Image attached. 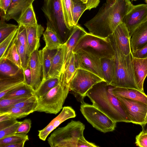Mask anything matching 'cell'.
I'll list each match as a JSON object with an SVG mask.
<instances>
[{
	"mask_svg": "<svg viewBox=\"0 0 147 147\" xmlns=\"http://www.w3.org/2000/svg\"><path fill=\"white\" fill-rule=\"evenodd\" d=\"M29 98L30 97H22L8 99H0V108H4L9 107L18 103L26 100Z\"/></svg>",
	"mask_w": 147,
	"mask_h": 147,
	"instance_id": "60d3db41",
	"label": "cell"
},
{
	"mask_svg": "<svg viewBox=\"0 0 147 147\" xmlns=\"http://www.w3.org/2000/svg\"><path fill=\"white\" fill-rule=\"evenodd\" d=\"M28 49L30 55L35 51L38 50L40 46V40L43 34L44 28L40 25L26 27Z\"/></svg>",
	"mask_w": 147,
	"mask_h": 147,
	"instance_id": "44dd1931",
	"label": "cell"
},
{
	"mask_svg": "<svg viewBox=\"0 0 147 147\" xmlns=\"http://www.w3.org/2000/svg\"><path fill=\"white\" fill-rule=\"evenodd\" d=\"M84 125L79 121L71 120L63 127L55 130L47 139L51 147H78L84 136Z\"/></svg>",
	"mask_w": 147,
	"mask_h": 147,
	"instance_id": "277c9868",
	"label": "cell"
},
{
	"mask_svg": "<svg viewBox=\"0 0 147 147\" xmlns=\"http://www.w3.org/2000/svg\"><path fill=\"white\" fill-rule=\"evenodd\" d=\"M17 121L16 119H11L0 122V130L12 125Z\"/></svg>",
	"mask_w": 147,
	"mask_h": 147,
	"instance_id": "681fc988",
	"label": "cell"
},
{
	"mask_svg": "<svg viewBox=\"0 0 147 147\" xmlns=\"http://www.w3.org/2000/svg\"><path fill=\"white\" fill-rule=\"evenodd\" d=\"M58 49H49L45 47L42 50V78L43 82L48 78V74L54 57Z\"/></svg>",
	"mask_w": 147,
	"mask_h": 147,
	"instance_id": "d4e9b609",
	"label": "cell"
},
{
	"mask_svg": "<svg viewBox=\"0 0 147 147\" xmlns=\"http://www.w3.org/2000/svg\"><path fill=\"white\" fill-rule=\"evenodd\" d=\"M12 0H0V15L4 18L10 6Z\"/></svg>",
	"mask_w": 147,
	"mask_h": 147,
	"instance_id": "f6af8a7d",
	"label": "cell"
},
{
	"mask_svg": "<svg viewBox=\"0 0 147 147\" xmlns=\"http://www.w3.org/2000/svg\"><path fill=\"white\" fill-rule=\"evenodd\" d=\"M28 140V136L27 134L16 133L0 139V146L20 142Z\"/></svg>",
	"mask_w": 147,
	"mask_h": 147,
	"instance_id": "8d00e7d4",
	"label": "cell"
},
{
	"mask_svg": "<svg viewBox=\"0 0 147 147\" xmlns=\"http://www.w3.org/2000/svg\"><path fill=\"white\" fill-rule=\"evenodd\" d=\"M136 145L140 147H147V133L141 132L136 137Z\"/></svg>",
	"mask_w": 147,
	"mask_h": 147,
	"instance_id": "ee69618b",
	"label": "cell"
},
{
	"mask_svg": "<svg viewBox=\"0 0 147 147\" xmlns=\"http://www.w3.org/2000/svg\"><path fill=\"white\" fill-rule=\"evenodd\" d=\"M131 53L133 57L141 59L147 58V44L141 49Z\"/></svg>",
	"mask_w": 147,
	"mask_h": 147,
	"instance_id": "bcb514c9",
	"label": "cell"
},
{
	"mask_svg": "<svg viewBox=\"0 0 147 147\" xmlns=\"http://www.w3.org/2000/svg\"><path fill=\"white\" fill-rule=\"evenodd\" d=\"M80 111L85 118L94 128L104 133L113 131L116 122L92 105L81 102Z\"/></svg>",
	"mask_w": 147,
	"mask_h": 147,
	"instance_id": "ba28073f",
	"label": "cell"
},
{
	"mask_svg": "<svg viewBox=\"0 0 147 147\" xmlns=\"http://www.w3.org/2000/svg\"><path fill=\"white\" fill-rule=\"evenodd\" d=\"M14 40L17 46L20 58L22 69L24 71L26 69L28 66L30 54L17 40L16 36L14 39Z\"/></svg>",
	"mask_w": 147,
	"mask_h": 147,
	"instance_id": "d590c367",
	"label": "cell"
},
{
	"mask_svg": "<svg viewBox=\"0 0 147 147\" xmlns=\"http://www.w3.org/2000/svg\"><path fill=\"white\" fill-rule=\"evenodd\" d=\"M18 31V28L0 43V59L5 55L16 37Z\"/></svg>",
	"mask_w": 147,
	"mask_h": 147,
	"instance_id": "f35d334b",
	"label": "cell"
},
{
	"mask_svg": "<svg viewBox=\"0 0 147 147\" xmlns=\"http://www.w3.org/2000/svg\"><path fill=\"white\" fill-rule=\"evenodd\" d=\"M64 22L70 30L74 27L73 23L71 0H61Z\"/></svg>",
	"mask_w": 147,
	"mask_h": 147,
	"instance_id": "d6a6232c",
	"label": "cell"
},
{
	"mask_svg": "<svg viewBox=\"0 0 147 147\" xmlns=\"http://www.w3.org/2000/svg\"><path fill=\"white\" fill-rule=\"evenodd\" d=\"M105 82L95 85L86 93L92 105L115 122H131L117 97Z\"/></svg>",
	"mask_w": 147,
	"mask_h": 147,
	"instance_id": "7a4b0ae2",
	"label": "cell"
},
{
	"mask_svg": "<svg viewBox=\"0 0 147 147\" xmlns=\"http://www.w3.org/2000/svg\"><path fill=\"white\" fill-rule=\"evenodd\" d=\"M146 2V3H147V0H144Z\"/></svg>",
	"mask_w": 147,
	"mask_h": 147,
	"instance_id": "9f6ffc18",
	"label": "cell"
},
{
	"mask_svg": "<svg viewBox=\"0 0 147 147\" xmlns=\"http://www.w3.org/2000/svg\"><path fill=\"white\" fill-rule=\"evenodd\" d=\"M17 22L18 26L25 27L34 26L38 24L32 4L23 13Z\"/></svg>",
	"mask_w": 147,
	"mask_h": 147,
	"instance_id": "f546056e",
	"label": "cell"
},
{
	"mask_svg": "<svg viewBox=\"0 0 147 147\" xmlns=\"http://www.w3.org/2000/svg\"><path fill=\"white\" fill-rule=\"evenodd\" d=\"M112 34L124 55H128L131 52L129 32L123 22H122L117 27Z\"/></svg>",
	"mask_w": 147,
	"mask_h": 147,
	"instance_id": "ac0fdd59",
	"label": "cell"
},
{
	"mask_svg": "<svg viewBox=\"0 0 147 147\" xmlns=\"http://www.w3.org/2000/svg\"><path fill=\"white\" fill-rule=\"evenodd\" d=\"M21 121H17L12 125L0 130V139L16 133L18 126Z\"/></svg>",
	"mask_w": 147,
	"mask_h": 147,
	"instance_id": "b9f144b4",
	"label": "cell"
},
{
	"mask_svg": "<svg viewBox=\"0 0 147 147\" xmlns=\"http://www.w3.org/2000/svg\"><path fill=\"white\" fill-rule=\"evenodd\" d=\"M35 108L36 107H33L26 108L13 107L7 109L0 108V114H9L13 119H20L35 111Z\"/></svg>",
	"mask_w": 147,
	"mask_h": 147,
	"instance_id": "484cf974",
	"label": "cell"
},
{
	"mask_svg": "<svg viewBox=\"0 0 147 147\" xmlns=\"http://www.w3.org/2000/svg\"><path fill=\"white\" fill-rule=\"evenodd\" d=\"M118 98L131 122L140 125L145 123L147 105L142 102L122 97Z\"/></svg>",
	"mask_w": 147,
	"mask_h": 147,
	"instance_id": "8fae6325",
	"label": "cell"
},
{
	"mask_svg": "<svg viewBox=\"0 0 147 147\" xmlns=\"http://www.w3.org/2000/svg\"><path fill=\"white\" fill-rule=\"evenodd\" d=\"M100 0H88L86 3V10H90L91 9L96 8L98 5Z\"/></svg>",
	"mask_w": 147,
	"mask_h": 147,
	"instance_id": "f907efd6",
	"label": "cell"
},
{
	"mask_svg": "<svg viewBox=\"0 0 147 147\" xmlns=\"http://www.w3.org/2000/svg\"><path fill=\"white\" fill-rule=\"evenodd\" d=\"M26 141H24L20 142L1 145L0 146V147H23Z\"/></svg>",
	"mask_w": 147,
	"mask_h": 147,
	"instance_id": "816d5d0a",
	"label": "cell"
},
{
	"mask_svg": "<svg viewBox=\"0 0 147 147\" xmlns=\"http://www.w3.org/2000/svg\"><path fill=\"white\" fill-rule=\"evenodd\" d=\"M71 3L73 23L74 26L78 24L80 17L86 10V5L80 0H71Z\"/></svg>",
	"mask_w": 147,
	"mask_h": 147,
	"instance_id": "836d02e7",
	"label": "cell"
},
{
	"mask_svg": "<svg viewBox=\"0 0 147 147\" xmlns=\"http://www.w3.org/2000/svg\"><path fill=\"white\" fill-rule=\"evenodd\" d=\"M5 19L2 18L0 22V43L18 28L15 24H7Z\"/></svg>",
	"mask_w": 147,
	"mask_h": 147,
	"instance_id": "74e56055",
	"label": "cell"
},
{
	"mask_svg": "<svg viewBox=\"0 0 147 147\" xmlns=\"http://www.w3.org/2000/svg\"><path fill=\"white\" fill-rule=\"evenodd\" d=\"M80 0L82 2H83L84 3H86L87 2L88 0Z\"/></svg>",
	"mask_w": 147,
	"mask_h": 147,
	"instance_id": "11a10c76",
	"label": "cell"
},
{
	"mask_svg": "<svg viewBox=\"0 0 147 147\" xmlns=\"http://www.w3.org/2000/svg\"><path fill=\"white\" fill-rule=\"evenodd\" d=\"M60 81V77L49 78L43 82L37 90L34 92V95L37 99L42 98L52 89L57 86Z\"/></svg>",
	"mask_w": 147,
	"mask_h": 147,
	"instance_id": "83f0119b",
	"label": "cell"
},
{
	"mask_svg": "<svg viewBox=\"0 0 147 147\" xmlns=\"http://www.w3.org/2000/svg\"><path fill=\"white\" fill-rule=\"evenodd\" d=\"M24 84L23 82L9 86L2 91H0V99L1 98L7 93L22 86Z\"/></svg>",
	"mask_w": 147,
	"mask_h": 147,
	"instance_id": "7dc6e473",
	"label": "cell"
},
{
	"mask_svg": "<svg viewBox=\"0 0 147 147\" xmlns=\"http://www.w3.org/2000/svg\"><path fill=\"white\" fill-rule=\"evenodd\" d=\"M129 42L131 53L147 44V19L134 30L130 36Z\"/></svg>",
	"mask_w": 147,
	"mask_h": 147,
	"instance_id": "9a60e30c",
	"label": "cell"
},
{
	"mask_svg": "<svg viewBox=\"0 0 147 147\" xmlns=\"http://www.w3.org/2000/svg\"><path fill=\"white\" fill-rule=\"evenodd\" d=\"M108 37L110 39L115 53L114 59L115 75L111 85L139 90L134 80L132 65L133 57L131 53L127 55H124L121 51L113 34Z\"/></svg>",
	"mask_w": 147,
	"mask_h": 147,
	"instance_id": "3957f363",
	"label": "cell"
},
{
	"mask_svg": "<svg viewBox=\"0 0 147 147\" xmlns=\"http://www.w3.org/2000/svg\"><path fill=\"white\" fill-rule=\"evenodd\" d=\"M18 26V32L16 36V38L26 50L29 52L26 28L22 26Z\"/></svg>",
	"mask_w": 147,
	"mask_h": 147,
	"instance_id": "ab89813d",
	"label": "cell"
},
{
	"mask_svg": "<svg viewBox=\"0 0 147 147\" xmlns=\"http://www.w3.org/2000/svg\"><path fill=\"white\" fill-rule=\"evenodd\" d=\"M43 35L45 47L48 49H58L63 44L57 34L48 27H47Z\"/></svg>",
	"mask_w": 147,
	"mask_h": 147,
	"instance_id": "4316f807",
	"label": "cell"
},
{
	"mask_svg": "<svg viewBox=\"0 0 147 147\" xmlns=\"http://www.w3.org/2000/svg\"><path fill=\"white\" fill-rule=\"evenodd\" d=\"M132 65L136 85L139 90L144 92L143 84L147 76V58L133 57Z\"/></svg>",
	"mask_w": 147,
	"mask_h": 147,
	"instance_id": "e0dca14e",
	"label": "cell"
},
{
	"mask_svg": "<svg viewBox=\"0 0 147 147\" xmlns=\"http://www.w3.org/2000/svg\"><path fill=\"white\" fill-rule=\"evenodd\" d=\"M4 57L22 69L20 57L14 39Z\"/></svg>",
	"mask_w": 147,
	"mask_h": 147,
	"instance_id": "e575fe53",
	"label": "cell"
},
{
	"mask_svg": "<svg viewBox=\"0 0 147 147\" xmlns=\"http://www.w3.org/2000/svg\"><path fill=\"white\" fill-rule=\"evenodd\" d=\"M23 71L24 83L30 86L31 81L32 75L29 63L27 68Z\"/></svg>",
	"mask_w": 147,
	"mask_h": 147,
	"instance_id": "c3c4849f",
	"label": "cell"
},
{
	"mask_svg": "<svg viewBox=\"0 0 147 147\" xmlns=\"http://www.w3.org/2000/svg\"><path fill=\"white\" fill-rule=\"evenodd\" d=\"M104 81L105 82L94 73L78 68L71 81L69 89L76 98H79L81 102L93 86Z\"/></svg>",
	"mask_w": 147,
	"mask_h": 147,
	"instance_id": "9c48e42d",
	"label": "cell"
},
{
	"mask_svg": "<svg viewBox=\"0 0 147 147\" xmlns=\"http://www.w3.org/2000/svg\"><path fill=\"white\" fill-rule=\"evenodd\" d=\"M65 47V45L64 43L58 49L54 57L49 73L48 78L60 77L63 72Z\"/></svg>",
	"mask_w": 147,
	"mask_h": 147,
	"instance_id": "7402d4cb",
	"label": "cell"
},
{
	"mask_svg": "<svg viewBox=\"0 0 147 147\" xmlns=\"http://www.w3.org/2000/svg\"><path fill=\"white\" fill-rule=\"evenodd\" d=\"M76 116L75 111L71 107H64L57 116L44 129L38 131L39 138L45 141L49 134L62 123L70 118H74Z\"/></svg>",
	"mask_w": 147,
	"mask_h": 147,
	"instance_id": "5bb4252c",
	"label": "cell"
},
{
	"mask_svg": "<svg viewBox=\"0 0 147 147\" xmlns=\"http://www.w3.org/2000/svg\"><path fill=\"white\" fill-rule=\"evenodd\" d=\"M74 53L78 68H81L88 71L104 80L100 58L83 49L78 50Z\"/></svg>",
	"mask_w": 147,
	"mask_h": 147,
	"instance_id": "30bf717a",
	"label": "cell"
},
{
	"mask_svg": "<svg viewBox=\"0 0 147 147\" xmlns=\"http://www.w3.org/2000/svg\"><path fill=\"white\" fill-rule=\"evenodd\" d=\"M110 91L115 96L139 101L147 105V95L138 90L111 86Z\"/></svg>",
	"mask_w": 147,
	"mask_h": 147,
	"instance_id": "ffe728a7",
	"label": "cell"
},
{
	"mask_svg": "<svg viewBox=\"0 0 147 147\" xmlns=\"http://www.w3.org/2000/svg\"><path fill=\"white\" fill-rule=\"evenodd\" d=\"M146 122H147V112L146 116L145 119V123Z\"/></svg>",
	"mask_w": 147,
	"mask_h": 147,
	"instance_id": "db71d44e",
	"label": "cell"
},
{
	"mask_svg": "<svg viewBox=\"0 0 147 147\" xmlns=\"http://www.w3.org/2000/svg\"><path fill=\"white\" fill-rule=\"evenodd\" d=\"M23 82H24V77L22 69L17 74L13 76H4L0 75V91L9 86Z\"/></svg>",
	"mask_w": 147,
	"mask_h": 147,
	"instance_id": "4dcf8cb0",
	"label": "cell"
},
{
	"mask_svg": "<svg viewBox=\"0 0 147 147\" xmlns=\"http://www.w3.org/2000/svg\"><path fill=\"white\" fill-rule=\"evenodd\" d=\"M142 127V131L145 133H147V122L141 125Z\"/></svg>",
	"mask_w": 147,
	"mask_h": 147,
	"instance_id": "f5cc1de1",
	"label": "cell"
},
{
	"mask_svg": "<svg viewBox=\"0 0 147 147\" xmlns=\"http://www.w3.org/2000/svg\"><path fill=\"white\" fill-rule=\"evenodd\" d=\"M147 19V4L134 5L122 22L127 26L129 37L134 30Z\"/></svg>",
	"mask_w": 147,
	"mask_h": 147,
	"instance_id": "7c38bea8",
	"label": "cell"
},
{
	"mask_svg": "<svg viewBox=\"0 0 147 147\" xmlns=\"http://www.w3.org/2000/svg\"><path fill=\"white\" fill-rule=\"evenodd\" d=\"M35 0H12L3 18L6 21L13 19L17 22L23 13Z\"/></svg>",
	"mask_w": 147,
	"mask_h": 147,
	"instance_id": "d6986e66",
	"label": "cell"
},
{
	"mask_svg": "<svg viewBox=\"0 0 147 147\" xmlns=\"http://www.w3.org/2000/svg\"><path fill=\"white\" fill-rule=\"evenodd\" d=\"M34 96H35L34 91L31 87L24 83L22 86L8 92L0 99L22 97H30Z\"/></svg>",
	"mask_w": 147,
	"mask_h": 147,
	"instance_id": "f1b7e54d",
	"label": "cell"
},
{
	"mask_svg": "<svg viewBox=\"0 0 147 147\" xmlns=\"http://www.w3.org/2000/svg\"><path fill=\"white\" fill-rule=\"evenodd\" d=\"M83 49L96 55L100 59L114 58V49L109 37L104 38L87 32L79 39L73 51L75 53Z\"/></svg>",
	"mask_w": 147,
	"mask_h": 147,
	"instance_id": "8992f818",
	"label": "cell"
},
{
	"mask_svg": "<svg viewBox=\"0 0 147 147\" xmlns=\"http://www.w3.org/2000/svg\"><path fill=\"white\" fill-rule=\"evenodd\" d=\"M41 9L47 20V27L57 34L63 44L65 43L71 30L64 22L61 0H44Z\"/></svg>",
	"mask_w": 147,
	"mask_h": 147,
	"instance_id": "5b68a950",
	"label": "cell"
},
{
	"mask_svg": "<svg viewBox=\"0 0 147 147\" xmlns=\"http://www.w3.org/2000/svg\"><path fill=\"white\" fill-rule=\"evenodd\" d=\"M102 68L104 80L109 85L111 84L115 75L114 59H101Z\"/></svg>",
	"mask_w": 147,
	"mask_h": 147,
	"instance_id": "603a6c76",
	"label": "cell"
},
{
	"mask_svg": "<svg viewBox=\"0 0 147 147\" xmlns=\"http://www.w3.org/2000/svg\"><path fill=\"white\" fill-rule=\"evenodd\" d=\"M134 5L129 0H106L96 15L84 25L89 33L107 38L122 22Z\"/></svg>",
	"mask_w": 147,
	"mask_h": 147,
	"instance_id": "6da1fadb",
	"label": "cell"
},
{
	"mask_svg": "<svg viewBox=\"0 0 147 147\" xmlns=\"http://www.w3.org/2000/svg\"><path fill=\"white\" fill-rule=\"evenodd\" d=\"M70 90L69 86L59 83L42 98L37 99L35 111L57 114L63 106Z\"/></svg>",
	"mask_w": 147,
	"mask_h": 147,
	"instance_id": "52a82bcc",
	"label": "cell"
},
{
	"mask_svg": "<svg viewBox=\"0 0 147 147\" xmlns=\"http://www.w3.org/2000/svg\"><path fill=\"white\" fill-rule=\"evenodd\" d=\"M31 125V121L30 119H26L22 121L18 126L16 133L27 134L29 131Z\"/></svg>",
	"mask_w": 147,
	"mask_h": 147,
	"instance_id": "7bdbcfd3",
	"label": "cell"
},
{
	"mask_svg": "<svg viewBox=\"0 0 147 147\" xmlns=\"http://www.w3.org/2000/svg\"><path fill=\"white\" fill-rule=\"evenodd\" d=\"M22 69L4 57L0 59V75L13 76L17 74Z\"/></svg>",
	"mask_w": 147,
	"mask_h": 147,
	"instance_id": "1f68e13d",
	"label": "cell"
},
{
	"mask_svg": "<svg viewBox=\"0 0 147 147\" xmlns=\"http://www.w3.org/2000/svg\"><path fill=\"white\" fill-rule=\"evenodd\" d=\"M77 69L75 54L73 53L67 63L64 71L60 76V81L64 84L70 86L71 81Z\"/></svg>",
	"mask_w": 147,
	"mask_h": 147,
	"instance_id": "cb8c5ba5",
	"label": "cell"
},
{
	"mask_svg": "<svg viewBox=\"0 0 147 147\" xmlns=\"http://www.w3.org/2000/svg\"><path fill=\"white\" fill-rule=\"evenodd\" d=\"M29 65L31 73L32 78L30 86L36 91L42 82V50H36L30 55Z\"/></svg>",
	"mask_w": 147,
	"mask_h": 147,
	"instance_id": "4fadbf2b",
	"label": "cell"
},
{
	"mask_svg": "<svg viewBox=\"0 0 147 147\" xmlns=\"http://www.w3.org/2000/svg\"><path fill=\"white\" fill-rule=\"evenodd\" d=\"M137 0H132V1H136Z\"/></svg>",
	"mask_w": 147,
	"mask_h": 147,
	"instance_id": "6f0895ef",
	"label": "cell"
},
{
	"mask_svg": "<svg viewBox=\"0 0 147 147\" xmlns=\"http://www.w3.org/2000/svg\"><path fill=\"white\" fill-rule=\"evenodd\" d=\"M87 32L82 27L78 24L71 30L69 38L64 43L65 47L63 72L65 70L67 63L73 53L74 49L78 40Z\"/></svg>",
	"mask_w": 147,
	"mask_h": 147,
	"instance_id": "2e32d148",
	"label": "cell"
}]
</instances>
